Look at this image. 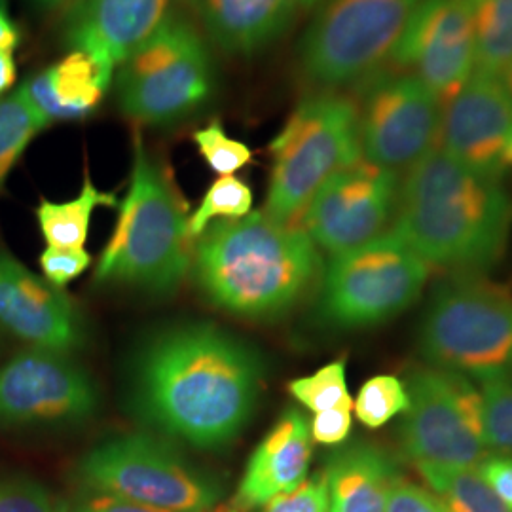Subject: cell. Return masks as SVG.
Wrapping results in <instances>:
<instances>
[{
  "label": "cell",
  "instance_id": "obj_42",
  "mask_svg": "<svg viewBox=\"0 0 512 512\" xmlns=\"http://www.w3.org/2000/svg\"><path fill=\"white\" fill-rule=\"evenodd\" d=\"M35 2L44 10H54V8H61V6L71 4L73 0H35Z\"/></svg>",
  "mask_w": 512,
  "mask_h": 512
},
{
  "label": "cell",
  "instance_id": "obj_10",
  "mask_svg": "<svg viewBox=\"0 0 512 512\" xmlns=\"http://www.w3.org/2000/svg\"><path fill=\"white\" fill-rule=\"evenodd\" d=\"M76 475L93 494L124 497L173 512H211L222 486L148 435L107 440L80 459Z\"/></svg>",
  "mask_w": 512,
  "mask_h": 512
},
{
  "label": "cell",
  "instance_id": "obj_4",
  "mask_svg": "<svg viewBox=\"0 0 512 512\" xmlns=\"http://www.w3.org/2000/svg\"><path fill=\"white\" fill-rule=\"evenodd\" d=\"M118 209L95 279L173 293L190 268L188 217L164 167L148 154L141 137L135 139L128 194Z\"/></svg>",
  "mask_w": 512,
  "mask_h": 512
},
{
  "label": "cell",
  "instance_id": "obj_16",
  "mask_svg": "<svg viewBox=\"0 0 512 512\" xmlns=\"http://www.w3.org/2000/svg\"><path fill=\"white\" fill-rule=\"evenodd\" d=\"M437 147L484 177L503 179L511 165L512 95L501 76L475 71L444 103Z\"/></svg>",
  "mask_w": 512,
  "mask_h": 512
},
{
  "label": "cell",
  "instance_id": "obj_32",
  "mask_svg": "<svg viewBox=\"0 0 512 512\" xmlns=\"http://www.w3.org/2000/svg\"><path fill=\"white\" fill-rule=\"evenodd\" d=\"M0 512H71V507L31 478H10L0 482Z\"/></svg>",
  "mask_w": 512,
  "mask_h": 512
},
{
  "label": "cell",
  "instance_id": "obj_12",
  "mask_svg": "<svg viewBox=\"0 0 512 512\" xmlns=\"http://www.w3.org/2000/svg\"><path fill=\"white\" fill-rule=\"evenodd\" d=\"M359 88L363 160L401 175L437 148L444 105L420 78L382 69Z\"/></svg>",
  "mask_w": 512,
  "mask_h": 512
},
{
  "label": "cell",
  "instance_id": "obj_6",
  "mask_svg": "<svg viewBox=\"0 0 512 512\" xmlns=\"http://www.w3.org/2000/svg\"><path fill=\"white\" fill-rule=\"evenodd\" d=\"M116 99L129 120L173 126L205 109L217 78L209 44L181 12H169L116 67Z\"/></svg>",
  "mask_w": 512,
  "mask_h": 512
},
{
  "label": "cell",
  "instance_id": "obj_31",
  "mask_svg": "<svg viewBox=\"0 0 512 512\" xmlns=\"http://www.w3.org/2000/svg\"><path fill=\"white\" fill-rule=\"evenodd\" d=\"M194 143L203 162L219 177L238 173L253 158V150L238 139H232L220 120H213L209 126L198 129L194 133Z\"/></svg>",
  "mask_w": 512,
  "mask_h": 512
},
{
  "label": "cell",
  "instance_id": "obj_11",
  "mask_svg": "<svg viewBox=\"0 0 512 512\" xmlns=\"http://www.w3.org/2000/svg\"><path fill=\"white\" fill-rule=\"evenodd\" d=\"M406 389L410 408L401 423V446L416 465L476 467L490 454L482 395L469 378L421 366L410 374Z\"/></svg>",
  "mask_w": 512,
  "mask_h": 512
},
{
  "label": "cell",
  "instance_id": "obj_25",
  "mask_svg": "<svg viewBox=\"0 0 512 512\" xmlns=\"http://www.w3.org/2000/svg\"><path fill=\"white\" fill-rule=\"evenodd\" d=\"M475 33L476 73L501 76L512 59V0H467Z\"/></svg>",
  "mask_w": 512,
  "mask_h": 512
},
{
  "label": "cell",
  "instance_id": "obj_27",
  "mask_svg": "<svg viewBox=\"0 0 512 512\" xmlns=\"http://www.w3.org/2000/svg\"><path fill=\"white\" fill-rule=\"evenodd\" d=\"M253 209L251 186L234 175L219 177L205 192L198 209L188 219L190 238L196 239L215 220H238L247 217Z\"/></svg>",
  "mask_w": 512,
  "mask_h": 512
},
{
  "label": "cell",
  "instance_id": "obj_20",
  "mask_svg": "<svg viewBox=\"0 0 512 512\" xmlns=\"http://www.w3.org/2000/svg\"><path fill=\"white\" fill-rule=\"evenodd\" d=\"M186 18L224 54L253 57L287 35L296 18L291 0H177Z\"/></svg>",
  "mask_w": 512,
  "mask_h": 512
},
{
  "label": "cell",
  "instance_id": "obj_43",
  "mask_svg": "<svg viewBox=\"0 0 512 512\" xmlns=\"http://www.w3.org/2000/svg\"><path fill=\"white\" fill-rule=\"evenodd\" d=\"M501 78H503V82L507 84V88H509V92H511L512 95V59L511 63L507 65V69L501 74Z\"/></svg>",
  "mask_w": 512,
  "mask_h": 512
},
{
  "label": "cell",
  "instance_id": "obj_21",
  "mask_svg": "<svg viewBox=\"0 0 512 512\" xmlns=\"http://www.w3.org/2000/svg\"><path fill=\"white\" fill-rule=\"evenodd\" d=\"M114 67L92 55L71 50L52 67L29 76L21 92L44 122H76L101 107L114 80Z\"/></svg>",
  "mask_w": 512,
  "mask_h": 512
},
{
  "label": "cell",
  "instance_id": "obj_7",
  "mask_svg": "<svg viewBox=\"0 0 512 512\" xmlns=\"http://www.w3.org/2000/svg\"><path fill=\"white\" fill-rule=\"evenodd\" d=\"M420 355L480 384L512 372V294L476 277L440 283L421 317Z\"/></svg>",
  "mask_w": 512,
  "mask_h": 512
},
{
  "label": "cell",
  "instance_id": "obj_2",
  "mask_svg": "<svg viewBox=\"0 0 512 512\" xmlns=\"http://www.w3.org/2000/svg\"><path fill=\"white\" fill-rule=\"evenodd\" d=\"M511 230L512 200L501 181L439 147L406 171L393 232L429 266L467 275L492 270L507 251Z\"/></svg>",
  "mask_w": 512,
  "mask_h": 512
},
{
  "label": "cell",
  "instance_id": "obj_18",
  "mask_svg": "<svg viewBox=\"0 0 512 512\" xmlns=\"http://www.w3.org/2000/svg\"><path fill=\"white\" fill-rule=\"evenodd\" d=\"M171 0H73L63 21V42L118 67L169 14Z\"/></svg>",
  "mask_w": 512,
  "mask_h": 512
},
{
  "label": "cell",
  "instance_id": "obj_44",
  "mask_svg": "<svg viewBox=\"0 0 512 512\" xmlns=\"http://www.w3.org/2000/svg\"><path fill=\"white\" fill-rule=\"evenodd\" d=\"M511 164H512V147H511Z\"/></svg>",
  "mask_w": 512,
  "mask_h": 512
},
{
  "label": "cell",
  "instance_id": "obj_24",
  "mask_svg": "<svg viewBox=\"0 0 512 512\" xmlns=\"http://www.w3.org/2000/svg\"><path fill=\"white\" fill-rule=\"evenodd\" d=\"M416 469L446 512H512L475 467L418 463Z\"/></svg>",
  "mask_w": 512,
  "mask_h": 512
},
{
  "label": "cell",
  "instance_id": "obj_17",
  "mask_svg": "<svg viewBox=\"0 0 512 512\" xmlns=\"http://www.w3.org/2000/svg\"><path fill=\"white\" fill-rule=\"evenodd\" d=\"M0 325L37 349L67 353L84 342L71 298L0 251Z\"/></svg>",
  "mask_w": 512,
  "mask_h": 512
},
{
  "label": "cell",
  "instance_id": "obj_13",
  "mask_svg": "<svg viewBox=\"0 0 512 512\" xmlns=\"http://www.w3.org/2000/svg\"><path fill=\"white\" fill-rule=\"evenodd\" d=\"M401 175L359 160L334 173L302 213V230L330 256L384 234L397 213Z\"/></svg>",
  "mask_w": 512,
  "mask_h": 512
},
{
  "label": "cell",
  "instance_id": "obj_35",
  "mask_svg": "<svg viewBox=\"0 0 512 512\" xmlns=\"http://www.w3.org/2000/svg\"><path fill=\"white\" fill-rule=\"evenodd\" d=\"M385 512H446L429 490L401 478L389 495Z\"/></svg>",
  "mask_w": 512,
  "mask_h": 512
},
{
  "label": "cell",
  "instance_id": "obj_8",
  "mask_svg": "<svg viewBox=\"0 0 512 512\" xmlns=\"http://www.w3.org/2000/svg\"><path fill=\"white\" fill-rule=\"evenodd\" d=\"M420 0H325L298 42V71L315 90L359 86L384 69Z\"/></svg>",
  "mask_w": 512,
  "mask_h": 512
},
{
  "label": "cell",
  "instance_id": "obj_5",
  "mask_svg": "<svg viewBox=\"0 0 512 512\" xmlns=\"http://www.w3.org/2000/svg\"><path fill=\"white\" fill-rule=\"evenodd\" d=\"M270 152L272 173L264 213L293 224L334 173L363 158L357 103L329 90L306 95L275 135Z\"/></svg>",
  "mask_w": 512,
  "mask_h": 512
},
{
  "label": "cell",
  "instance_id": "obj_30",
  "mask_svg": "<svg viewBox=\"0 0 512 512\" xmlns=\"http://www.w3.org/2000/svg\"><path fill=\"white\" fill-rule=\"evenodd\" d=\"M480 395L488 450L512 456V372L482 382Z\"/></svg>",
  "mask_w": 512,
  "mask_h": 512
},
{
  "label": "cell",
  "instance_id": "obj_28",
  "mask_svg": "<svg viewBox=\"0 0 512 512\" xmlns=\"http://www.w3.org/2000/svg\"><path fill=\"white\" fill-rule=\"evenodd\" d=\"M289 393L315 414L338 408H353L344 359L321 366L310 376L296 378L289 384Z\"/></svg>",
  "mask_w": 512,
  "mask_h": 512
},
{
  "label": "cell",
  "instance_id": "obj_36",
  "mask_svg": "<svg viewBox=\"0 0 512 512\" xmlns=\"http://www.w3.org/2000/svg\"><path fill=\"white\" fill-rule=\"evenodd\" d=\"M351 433V408H338L329 412H319L310 423L313 442L323 446H336L346 442Z\"/></svg>",
  "mask_w": 512,
  "mask_h": 512
},
{
  "label": "cell",
  "instance_id": "obj_1",
  "mask_svg": "<svg viewBox=\"0 0 512 512\" xmlns=\"http://www.w3.org/2000/svg\"><path fill=\"white\" fill-rule=\"evenodd\" d=\"M262 372L255 351L224 330L209 325L164 330L133 363L131 408L173 439L220 448L251 420Z\"/></svg>",
  "mask_w": 512,
  "mask_h": 512
},
{
  "label": "cell",
  "instance_id": "obj_38",
  "mask_svg": "<svg viewBox=\"0 0 512 512\" xmlns=\"http://www.w3.org/2000/svg\"><path fill=\"white\" fill-rule=\"evenodd\" d=\"M71 512H173L150 507L143 503H135L124 497L109 494H93L88 499H82L74 505Z\"/></svg>",
  "mask_w": 512,
  "mask_h": 512
},
{
  "label": "cell",
  "instance_id": "obj_3",
  "mask_svg": "<svg viewBox=\"0 0 512 512\" xmlns=\"http://www.w3.org/2000/svg\"><path fill=\"white\" fill-rule=\"evenodd\" d=\"M200 238L194 251L198 283L217 308L239 317L283 315L319 272L310 236L264 211L211 224Z\"/></svg>",
  "mask_w": 512,
  "mask_h": 512
},
{
  "label": "cell",
  "instance_id": "obj_37",
  "mask_svg": "<svg viewBox=\"0 0 512 512\" xmlns=\"http://www.w3.org/2000/svg\"><path fill=\"white\" fill-rule=\"evenodd\" d=\"M475 469L512 511V456L490 452Z\"/></svg>",
  "mask_w": 512,
  "mask_h": 512
},
{
  "label": "cell",
  "instance_id": "obj_23",
  "mask_svg": "<svg viewBox=\"0 0 512 512\" xmlns=\"http://www.w3.org/2000/svg\"><path fill=\"white\" fill-rule=\"evenodd\" d=\"M116 194L95 188L86 175L78 196L69 202H40L37 209L38 226L48 247L82 249L88 241L93 211L97 207H118Z\"/></svg>",
  "mask_w": 512,
  "mask_h": 512
},
{
  "label": "cell",
  "instance_id": "obj_33",
  "mask_svg": "<svg viewBox=\"0 0 512 512\" xmlns=\"http://www.w3.org/2000/svg\"><path fill=\"white\" fill-rule=\"evenodd\" d=\"M264 512H329V488L325 473L306 478L296 490L272 499Z\"/></svg>",
  "mask_w": 512,
  "mask_h": 512
},
{
  "label": "cell",
  "instance_id": "obj_22",
  "mask_svg": "<svg viewBox=\"0 0 512 512\" xmlns=\"http://www.w3.org/2000/svg\"><path fill=\"white\" fill-rule=\"evenodd\" d=\"M329 512H385L389 495L403 478L384 448L355 442L336 452L323 471Z\"/></svg>",
  "mask_w": 512,
  "mask_h": 512
},
{
  "label": "cell",
  "instance_id": "obj_29",
  "mask_svg": "<svg viewBox=\"0 0 512 512\" xmlns=\"http://www.w3.org/2000/svg\"><path fill=\"white\" fill-rule=\"evenodd\" d=\"M408 408L410 395L406 385L389 374H380L366 380L353 401L357 420L368 429L384 427L387 421L404 414Z\"/></svg>",
  "mask_w": 512,
  "mask_h": 512
},
{
  "label": "cell",
  "instance_id": "obj_39",
  "mask_svg": "<svg viewBox=\"0 0 512 512\" xmlns=\"http://www.w3.org/2000/svg\"><path fill=\"white\" fill-rule=\"evenodd\" d=\"M21 44V29L14 19L10 18L4 2L0 0V52H14Z\"/></svg>",
  "mask_w": 512,
  "mask_h": 512
},
{
  "label": "cell",
  "instance_id": "obj_19",
  "mask_svg": "<svg viewBox=\"0 0 512 512\" xmlns=\"http://www.w3.org/2000/svg\"><path fill=\"white\" fill-rule=\"evenodd\" d=\"M311 454L310 423L289 408L251 454L236 495L215 512H253L293 492L308 478Z\"/></svg>",
  "mask_w": 512,
  "mask_h": 512
},
{
  "label": "cell",
  "instance_id": "obj_40",
  "mask_svg": "<svg viewBox=\"0 0 512 512\" xmlns=\"http://www.w3.org/2000/svg\"><path fill=\"white\" fill-rule=\"evenodd\" d=\"M18 78V65L10 52H0V95L8 92Z\"/></svg>",
  "mask_w": 512,
  "mask_h": 512
},
{
  "label": "cell",
  "instance_id": "obj_41",
  "mask_svg": "<svg viewBox=\"0 0 512 512\" xmlns=\"http://www.w3.org/2000/svg\"><path fill=\"white\" fill-rule=\"evenodd\" d=\"M293 2L296 12H302V10H311L315 6H321L325 0H291Z\"/></svg>",
  "mask_w": 512,
  "mask_h": 512
},
{
  "label": "cell",
  "instance_id": "obj_9",
  "mask_svg": "<svg viewBox=\"0 0 512 512\" xmlns=\"http://www.w3.org/2000/svg\"><path fill=\"white\" fill-rule=\"evenodd\" d=\"M429 264L397 232L330 256L319 313L338 329L385 323L410 308L427 281Z\"/></svg>",
  "mask_w": 512,
  "mask_h": 512
},
{
  "label": "cell",
  "instance_id": "obj_15",
  "mask_svg": "<svg viewBox=\"0 0 512 512\" xmlns=\"http://www.w3.org/2000/svg\"><path fill=\"white\" fill-rule=\"evenodd\" d=\"M448 103L475 73V33L467 0H420L391 59Z\"/></svg>",
  "mask_w": 512,
  "mask_h": 512
},
{
  "label": "cell",
  "instance_id": "obj_14",
  "mask_svg": "<svg viewBox=\"0 0 512 512\" xmlns=\"http://www.w3.org/2000/svg\"><path fill=\"white\" fill-rule=\"evenodd\" d=\"M99 391L61 353L33 349L0 368V425L78 423L93 416Z\"/></svg>",
  "mask_w": 512,
  "mask_h": 512
},
{
  "label": "cell",
  "instance_id": "obj_34",
  "mask_svg": "<svg viewBox=\"0 0 512 512\" xmlns=\"http://www.w3.org/2000/svg\"><path fill=\"white\" fill-rule=\"evenodd\" d=\"M92 264V256L82 249H69V247H48L40 255V268L48 283L57 289L65 287L76 277L84 274Z\"/></svg>",
  "mask_w": 512,
  "mask_h": 512
},
{
  "label": "cell",
  "instance_id": "obj_26",
  "mask_svg": "<svg viewBox=\"0 0 512 512\" xmlns=\"http://www.w3.org/2000/svg\"><path fill=\"white\" fill-rule=\"evenodd\" d=\"M46 128L48 124L21 90L0 99V190L25 148Z\"/></svg>",
  "mask_w": 512,
  "mask_h": 512
}]
</instances>
